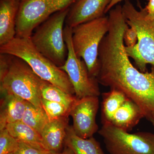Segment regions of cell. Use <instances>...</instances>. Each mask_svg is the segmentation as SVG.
Instances as JSON below:
<instances>
[{
    "mask_svg": "<svg viewBox=\"0 0 154 154\" xmlns=\"http://www.w3.org/2000/svg\"><path fill=\"white\" fill-rule=\"evenodd\" d=\"M109 28L98 52L99 84L124 93L139 106L145 117L154 111V66L143 72L134 66L127 54L123 34L128 26L117 5L109 12Z\"/></svg>",
    "mask_w": 154,
    "mask_h": 154,
    "instance_id": "6da1fadb",
    "label": "cell"
},
{
    "mask_svg": "<svg viewBox=\"0 0 154 154\" xmlns=\"http://www.w3.org/2000/svg\"><path fill=\"white\" fill-rule=\"evenodd\" d=\"M42 80L22 59L0 54L1 93L19 96L36 107L42 108Z\"/></svg>",
    "mask_w": 154,
    "mask_h": 154,
    "instance_id": "7a4b0ae2",
    "label": "cell"
},
{
    "mask_svg": "<svg viewBox=\"0 0 154 154\" xmlns=\"http://www.w3.org/2000/svg\"><path fill=\"white\" fill-rule=\"evenodd\" d=\"M0 53L22 59L42 79L75 95L74 89L66 73L39 52L30 37H15L7 44L0 46Z\"/></svg>",
    "mask_w": 154,
    "mask_h": 154,
    "instance_id": "3957f363",
    "label": "cell"
},
{
    "mask_svg": "<svg viewBox=\"0 0 154 154\" xmlns=\"http://www.w3.org/2000/svg\"><path fill=\"white\" fill-rule=\"evenodd\" d=\"M137 10L129 0L122 6L125 21L137 32V42L133 47H125L127 54L134 61L139 70L147 71V66H154V21L149 19L146 11L138 2Z\"/></svg>",
    "mask_w": 154,
    "mask_h": 154,
    "instance_id": "277c9868",
    "label": "cell"
},
{
    "mask_svg": "<svg viewBox=\"0 0 154 154\" xmlns=\"http://www.w3.org/2000/svg\"><path fill=\"white\" fill-rule=\"evenodd\" d=\"M69 8L51 16L34 30L30 37L36 49L60 67L66 61L68 49L64 38V24Z\"/></svg>",
    "mask_w": 154,
    "mask_h": 154,
    "instance_id": "5b68a950",
    "label": "cell"
},
{
    "mask_svg": "<svg viewBox=\"0 0 154 154\" xmlns=\"http://www.w3.org/2000/svg\"><path fill=\"white\" fill-rule=\"evenodd\" d=\"M109 28V19L105 16L72 28V43L75 53L85 62L91 75L96 78L99 71V45Z\"/></svg>",
    "mask_w": 154,
    "mask_h": 154,
    "instance_id": "8992f818",
    "label": "cell"
},
{
    "mask_svg": "<svg viewBox=\"0 0 154 154\" xmlns=\"http://www.w3.org/2000/svg\"><path fill=\"white\" fill-rule=\"evenodd\" d=\"M77 0H21L16 22L17 36L28 38L54 14L70 8Z\"/></svg>",
    "mask_w": 154,
    "mask_h": 154,
    "instance_id": "52a82bcc",
    "label": "cell"
},
{
    "mask_svg": "<svg viewBox=\"0 0 154 154\" xmlns=\"http://www.w3.org/2000/svg\"><path fill=\"white\" fill-rule=\"evenodd\" d=\"M98 133L110 154H154V134L129 133L109 124H102Z\"/></svg>",
    "mask_w": 154,
    "mask_h": 154,
    "instance_id": "ba28073f",
    "label": "cell"
},
{
    "mask_svg": "<svg viewBox=\"0 0 154 154\" xmlns=\"http://www.w3.org/2000/svg\"><path fill=\"white\" fill-rule=\"evenodd\" d=\"M64 38L68 49L66 61L60 68L68 76L78 99L89 96L99 97L101 94L99 83L89 73L85 63L75 53L72 43V28L66 25Z\"/></svg>",
    "mask_w": 154,
    "mask_h": 154,
    "instance_id": "9c48e42d",
    "label": "cell"
},
{
    "mask_svg": "<svg viewBox=\"0 0 154 154\" xmlns=\"http://www.w3.org/2000/svg\"><path fill=\"white\" fill-rule=\"evenodd\" d=\"M99 97L89 96L77 99L71 108L69 115L76 134L83 138L93 137L99 131L96 116L99 110Z\"/></svg>",
    "mask_w": 154,
    "mask_h": 154,
    "instance_id": "30bf717a",
    "label": "cell"
},
{
    "mask_svg": "<svg viewBox=\"0 0 154 154\" xmlns=\"http://www.w3.org/2000/svg\"><path fill=\"white\" fill-rule=\"evenodd\" d=\"M112 0H77L69 8L66 25L72 28L82 23L105 16Z\"/></svg>",
    "mask_w": 154,
    "mask_h": 154,
    "instance_id": "8fae6325",
    "label": "cell"
},
{
    "mask_svg": "<svg viewBox=\"0 0 154 154\" xmlns=\"http://www.w3.org/2000/svg\"><path fill=\"white\" fill-rule=\"evenodd\" d=\"M21 0H0V46L16 37V22Z\"/></svg>",
    "mask_w": 154,
    "mask_h": 154,
    "instance_id": "7c38bea8",
    "label": "cell"
},
{
    "mask_svg": "<svg viewBox=\"0 0 154 154\" xmlns=\"http://www.w3.org/2000/svg\"><path fill=\"white\" fill-rule=\"evenodd\" d=\"M69 116L49 121L41 132L42 143L47 150L60 152L66 136Z\"/></svg>",
    "mask_w": 154,
    "mask_h": 154,
    "instance_id": "4fadbf2b",
    "label": "cell"
},
{
    "mask_svg": "<svg viewBox=\"0 0 154 154\" xmlns=\"http://www.w3.org/2000/svg\"><path fill=\"white\" fill-rule=\"evenodd\" d=\"M144 117L141 108L128 98L116 111L109 124L129 132Z\"/></svg>",
    "mask_w": 154,
    "mask_h": 154,
    "instance_id": "5bb4252c",
    "label": "cell"
},
{
    "mask_svg": "<svg viewBox=\"0 0 154 154\" xmlns=\"http://www.w3.org/2000/svg\"><path fill=\"white\" fill-rule=\"evenodd\" d=\"M1 100L0 130L6 128L9 123L22 121L28 102L13 94H5Z\"/></svg>",
    "mask_w": 154,
    "mask_h": 154,
    "instance_id": "9a60e30c",
    "label": "cell"
},
{
    "mask_svg": "<svg viewBox=\"0 0 154 154\" xmlns=\"http://www.w3.org/2000/svg\"><path fill=\"white\" fill-rule=\"evenodd\" d=\"M64 144L75 154H105L100 144L93 137L83 138L76 134L72 126L69 125Z\"/></svg>",
    "mask_w": 154,
    "mask_h": 154,
    "instance_id": "2e32d148",
    "label": "cell"
},
{
    "mask_svg": "<svg viewBox=\"0 0 154 154\" xmlns=\"http://www.w3.org/2000/svg\"><path fill=\"white\" fill-rule=\"evenodd\" d=\"M10 134L19 142L24 143L41 150H47L42 143L40 134L22 121L6 125Z\"/></svg>",
    "mask_w": 154,
    "mask_h": 154,
    "instance_id": "e0dca14e",
    "label": "cell"
},
{
    "mask_svg": "<svg viewBox=\"0 0 154 154\" xmlns=\"http://www.w3.org/2000/svg\"><path fill=\"white\" fill-rule=\"evenodd\" d=\"M101 120L102 124L109 123L112 116L119 107L128 98L122 92L110 89L102 94Z\"/></svg>",
    "mask_w": 154,
    "mask_h": 154,
    "instance_id": "ac0fdd59",
    "label": "cell"
},
{
    "mask_svg": "<svg viewBox=\"0 0 154 154\" xmlns=\"http://www.w3.org/2000/svg\"><path fill=\"white\" fill-rule=\"evenodd\" d=\"M40 89L42 99L60 103L70 110L78 99L75 95L69 94L43 80H42Z\"/></svg>",
    "mask_w": 154,
    "mask_h": 154,
    "instance_id": "d6986e66",
    "label": "cell"
},
{
    "mask_svg": "<svg viewBox=\"0 0 154 154\" xmlns=\"http://www.w3.org/2000/svg\"><path fill=\"white\" fill-rule=\"evenodd\" d=\"M22 121L41 134L49 120L43 108H38L28 102Z\"/></svg>",
    "mask_w": 154,
    "mask_h": 154,
    "instance_id": "ffe728a7",
    "label": "cell"
},
{
    "mask_svg": "<svg viewBox=\"0 0 154 154\" xmlns=\"http://www.w3.org/2000/svg\"><path fill=\"white\" fill-rule=\"evenodd\" d=\"M42 108L47 114L49 121L70 116V110L63 105L57 102L42 99Z\"/></svg>",
    "mask_w": 154,
    "mask_h": 154,
    "instance_id": "44dd1931",
    "label": "cell"
},
{
    "mask_svg": "<svg viewBox=\"0 0 154 154\" xmlns=\"http://www.w3.org/2000/svg\"><path fill=\"white\" fill-rule=\"evenodd\" d=\"M19 145V141L13 137L7 128L0 130V154L14 153Z\"/></svg>",
    "mask_w": 154,
    "mask_h": 154,
    "instance_id": "7402d4cb",
    "label": "cell"
},
{
    "mask_svg": "<svg viewBox=\"0 0 154 154\" xmlns=\"http://www.w3.org/2000/svg\"><path fill=\"white\" fill-rule=\"evenodd\" d=\"M123 40L125 47H133L137 43V32L134 28L127 27L123 34Z\"/></svg>",
    "mask_w": 154,
    "mask_h": 154,
    "instance_id": "603a6c76",
    "label": "cell"
},
{
    "mask_svg": "<svg viewBox=\"0 0 154 154\" xmlns=\"http://www.w3.org/2000/svg\"><path fill=\"white\" fill-rule=\"evenodd\" d=\"M47 150H41L36 148L28 144L19 142V145L14 154H44Z\"/></svg>",
    "mask_w": 154,
    "mask_h": 154,
    "instance_id": "cb8c5ba5",
    "label": "cell"
},
{
    "mask_svg": "<svg viewBox=\"0 0 154 154\" xmlns=\"http://www.w3.org/2000/svg\"><path fill=\"white\" fill-rule=\"evenodd\" d=\"M145 8L149 19L154 21V0H149L148 3Z\"/></svg>",
    "mask_w": 154,
    "mask_h": 154,
    "instance_id": "d4e9b609",
    "label": "cell"
},
{
    "mask_svg": "<svg viewBox=\"0 0 154 154\" xmlns=\"http://www.w3.org/2000/svg\"><path fill=\"white\" fill-rule=\"evenodd\" d=\"M126 1V0H112L111 2L109 4V5L107 6V8L105 11V14H106L107 12H109L114 6H116L118 3H120L122 1Z\"/></svg>",
    "mask_w": 154,
    "mask_h": 154,
    "instance_id": "484cf974",
    "label": "cell"
},
{
    "mask_svg": "<svg viewBox=\"0 0 154 154\" xmlns=\"http://www.w3.org/2000/svg\"><path fill=\"white\" fill-rule=\"evenodd\" d=\"M146 118L154 126V111L150 113Z\"/></svg>",
    "mask_w": 154,
    "mask_h": 154,
    "instance_id": "4316f807",
    "label": "cell"
},
{
    "mask_svg": "<svg viewBox=\"0 0 154 154\" xmlns=\"http://www.w3.org/2000/svg\"><path fill=\"white\" fill-rule=\"evenodd\" d=\"M61 154H75L71 149L67 147L66 146L65 148L62 152H61Z\"/></svg>",
    "mask_w": 154,
    "mask_h": 154,
    "instance_id": "83f0119b",
    "label": "cell"
},
{
    "mask_svg": "<svg viewBox=\"0 0 154 154\" xmlns=\"http://www.w3.org/2000/svg\"><path fill=\"white\" fill-rule=\"evenodd\" d=\"M44 154H61V152H58L48 151L46 152Z\"/></svg>",
    "mask_w": 154,
    "mask_h": 154,
    "instance_id": "f1b7e54d",
    "label": "cell"
},
{
    "mask_svg": "<svg viewBox=\"0 0 154 154\" xmlns=\"http://www.w3.org/2000/svg\"><path fill=\"white\" fill-rule=\"evenodd\" d=\"M9 154H14V153H12Z\"/></svg>",
    "mask_w": 154,
    "mask_h": 154,
    "instance_id": "f546056e",
    "label": "cell"
}]
</instances>
